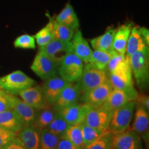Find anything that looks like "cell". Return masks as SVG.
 Segmentation results:
<instances>
[{"instance_id":"cell-18","label":"cell","mask_w":149,"mask_h":149,"mask_svg":"<svg viewBox=\"0 0 149 149\" xmlns=\"http://www.w3.org/2000/svg\"><path fill=\"white\" fill-rule=\"evenodd\" d=\"M23 101L37 110L44 109L48 106L46 103L40 86L34 85L22 91L18 94Z\"/></svg>"},{"instance_id":"cell-33","label":"cell","mask_w":149,"mask_h":149,"mask_svg":"<svg viewBox=\"0 0 149 149\" xmlns=\"http://www.w3.org/2000/svg\"><path fill=\"white\" fill-rule=\"evenodd\" d=\"M113 133L106 130L96 140L86 146L84 149H111Z\"/></svg>"},{"instance_id":"cell-20","label":"cell","mask_w":149,"mask_h":149,"mask_svg":"<svg viewBox=\"0 0 149 149\" xmlns=\"http://www.w3.org/2000/svg\"><path fill=\"white\" fill-rule=\"evenodd\" d=\"M41 130L33 125L25 126L17 134L18 139L27 149H40Z\"/></svg>"},{"instance_id":"cell-24","label":"cell","mask_w":149,"mask_h":149,"mask_svg":"<svg viewBox=\"0 0 149 149\" xmlns=\"http://www.w3.org/2000/svg\"><path fill=\"white\" fill-rule=\"evenodd\" d=\"M0 127L17 133L24 124L15 112L9 110L0 113Z\"/></svg>"},{"instance_id":"cell-21","label":"cell","mask_w":149,"mask_h":149,"mask_svg":"<svg viewBox=\"0 0 149 149\" xmlns=\"http://www.w3.org/2000/svg\"><path fill=\"white\" fill-rule=\"evenodd\" d=\"M133 26V24L128 22L122 24L115 29L113 44V49L115 52L126 54V45Z\"/></svg>"},{"instance_id":"cell-2","label":"cell","mask_w":149,"mask_h":149,"mask_svg":"<svg viewBox=\"0 0 149 149\" xmlns=\"http://www.w3.org/2000/svg\"><path fill=\"white\" fill-rule=\"evenodd\" d=\"M135 109V102L130 101L112 113L108 131L116 134L129 128Z\"/></svg>"},{"instance_id":"cell-30","label":"cell","mask_w":149,"mask_h":149,"mask_svg":"<svg viewBox=\"0 0 149 149\" xmlns=\"http://www.w3.org/2000/svg\"><path fill=\"white\" fill-rule=\"evenodd\" d=\"M74 33L73 30L55 21V19H53L54 39L61 42H69L72 40Z\"/></svg>"},{"instance_id":"cell-5","label":"cell","mask_w":149,"mask_h":149,"mask_svg":"<svg viewBox=\"0 0 149 149\" xmlns=\"http://www.w3.org/2000/svg\"><path fill=\"white\" fill-rule=\"evenodd\" d=\"M84 62L72 52L68 53L58 66V74L68 82H76L83 72Z\"/></svg>"},{"instance_id":"cell-42","label":"cell","mask_w":149,"mask_h":149,"mask_svg":"<svg viewBox=\"0 0 149 149\" xmlns=\"http://www.w3.org/2000/svg\"><path fill=\"white\" fill-rule=\"evenodd\" d=\"M139 31L140 33V35L142 37L143 40L145 43V44L147 46H149V30L145 27L139 26Z\"/></svg>"},{"instance_id":"cell-8","label":"cell","mask_w":149,"mask_h":149,"mask_svg":"<svg viewBox=\"0 0 149 149\" xmlns=\"http://www.w3.org/2000/svg\"><path fill=\"white\" fill-rule=\"evenodd\" d=\"M138 92L135 89L131 91H122L113 88L101 107L113 113L115 110L122 107L130 101H135Z\"/></svg>"},{"instance_id":"cell-36","label":"cell","mask_w":149,"mask_h":149,"mask_svg":"<svg viewBox=\"0 0 149 149\" xmlns=\"http://www.w3.org/2000/svg\"><path fill=\"white\" fill-rule=\"evenodd\" d=\"M128 59V57H126L125 54H121L113 51V55H112L107 67V71L108 73L109 74L117 70L119 67L124 64Z\"/></svg>"},{"instance_id":"cell-37","label":"cell","mask_w":149,"mask_h":149,"mask_svg":"<svg viewBox=\"0 0 149 149\" xmlns=\"http://www.w3.org/2000/svg\"><path fill=\"white\" fill-rule=\"evenodd\" d=\"M17 134L0 127V149H3L10 141L15 139Z\"/></svg>"},{"instance_id":"cell-15","label":"cell","mask_w":149,"mask_h":149,"mask_svg":"<svg viewBox=\"0 0 149 149\" xmlns=\"http://www.w3.org/2000/svg\"><path fill=\"white\" fill-rule=\"evenodd\" d=\"M68 83V81L61 78L58 74L44 81V84L42 88L44 98L48 106L53 107L61 94V91Z\"/></svg>"},{"instance_id":"cell-32","label":"cell","mask_w":149,"mask_h":149,"mask_svg":"<svg viewBox=\"0 0 149 149\" xmlns=\"http://www.w3.org/2000/svg\"><path fill=\"white\" fill-rule=\"evenodd\" d=\"M59 138L46 128H44L40 132V149H56Z\"/></svg>"},{"instance_id":"cell-31","label":"cell","mask_w":149,"mask_h":149,"mask_svg":"<svg viewBox=\"0 0 149 149\" xmlns=\"http://www.w3.org/2000/svg\"><path fill=\"white\" fill-rule=\"evenodd\" d=\"M81 124L70 126L64 136L79 149H84L81 133Z\"/></svg>"},{"instance_id":"cell-3","label":"cell","mask_w":149,"mask_h":149,"mask_svg":"<svg viewBox=\"0 0 149 149\" xmlns=\"http://www.w3.org/2000/svg\"><path fill=\"white\" fill-rule=\"evenodd\" d=\"M37 84L34 79L21 70H16L0 77V89L9 94L18 95L21 91Z\"/></svg>"},{"instance_id":"cell-17","label":"cell","mask_w":149,"mask_h":149,"mask_svg":"<svg viewBox=\"0 0 149 149\" xmlns=\"http://www.w3.org/2000/svg\"><path fill=\"white\" fill-rule=\"evenodd\" d=\"M135 113L130 129L140 136L145 141H148L149 112L139 104L135 103Z\"/></svg>"},{"instance_id":"cell-43","label":"cell","mask_w":149,"mask_h":149,"mask_svg":"<svg viewBox=\"0 0 149 149\" xmlns=\"http://www.w3.org/2000/svg\"><path fill=\"white\" fill-rule=\"evenodd\" d=\"M111 149H113V148H111Z\"/></svg>"},{"instance_id":"cell-19","label":"cell","mask_w":149,"mask_h":149,"mask_svg":"<svg viewBox=\"0 0 149 149\" xmlns=\"http://www.w3.org/2000/svg\"><path fill=\"white\" fill-rule=\"evenodd\" d=\"M72 53L77 55L83 62L88 63L92 55L91 49L88 41L83 37L82 33L80 30L74 31L71 41Z\"/></svg>"},{"instance_id":"cell-9","label":"cell","mask_w":149,"mask_h":149,"mask_svg":"<svg viewBox=\"0 0 149 149\" xmlns=\"http://www.w3.org/2000/svg\"><path fill=\"white\" fill-rule=\"evenodd\" d=\"M113 149H141V137L130 128L113 134L112 141Z\"/></svg>"},{"instance_id":"cell-6","label":"cell","mask_w":149,"mask_h":149,"mask_svg":"<svg viewBox=\"0 0 149 149\" xmlns=\"http://www.w3.org/2000/svg\"><path fill=\"white\" fill-rule=\"evenodd\" d=\"M58 64L43 52L39 51L31 66V70L44 81L58 74Z\"/></svg>"},{"instance_id":"cell-4","label":"cell","mask_w":149,"mask_h":149,"mask_svg":"<svg viewBox=\"0 0 149 149\" xmlns=\"http://www.w3.org/2000/svg\"><path fill=\"white\" fill-rule=\"evenodd\" d=\"M109 75L107 70H99L86 63L84 66L82 74L79 79L76 81L81 95L109 81Z\"/></svg>"},{"instance_id":"cell-14","label":"cell","mask_w":149,"mask_h":149,"mask_svg":"<svg viewBox=\"0 0 149 149\" xmlns=\"http://www.w3.org/2000/svg\"><path fill=\"white\" fill-rule=\"evenodd\" d=\"M113 87L109 81H106L88 92L81 95L80 100L93 108L101 107L111 92Z\"/></svg>"},{"instance_id":"cell-34","label":"cell","mask_w":149,"mask_h":149,"mask_svg":"<svg viewBox=\"0 0 149 149\" xmlns=\"http://www.w3.org/2000/svg\"><path fill=\"white\" fill-rule=\"evenodd\" d=\"M102 133L103 132L101 131V130L91 127V126L85 124L84 122H83L81 124V133H82L84 148L91 144L93 141L96 140L102 135Z\"/></svg>"},{"instance_id":"cell-35","label":"cell","mask_w":149,"mask_h":149,"mask_svg":"<svg viewBox=\"0 0 149 149\" xmlns=\"http://www.w3.org/2000/svg\"><path fill=\"white\" fill-rule=\"evenodd\" d=\"M14 46L17 48L23 49H35L36 48V42L34 36L24 34L17 37L14 41Z\"/></svg>"},{"instance_id":"cell-22","label":"cell","mask_w":149,"mask_h":149,"mask_svg":"<svg viewBox=\"0 0 149 149\" xmlns=\"http://www.w3.org/2000/svg\"><path fill=\"white\" fill-rule=\"evenodd\" d=\"M55 19V21L64 24L74 31H76L79 28V19L72 5L69 2L67 3L61 12L56 15Z\"/></svg>"},{"instance_id":"cell-1","label":"cell","mask_w":149,"mask_h":149,"mask_svg":"<svg viewBox=\"0 0 149 149\" xmlns=\"http://www.w3.org/2000/svg\"><path fill=\"white\" fill-rule=\"evenodd\" d=\"M132 74L137 86L141 90L148 88L149 81V49L145 48L132 54L129 57Z\"/></svg>"},{"instance_id":"cell-25","label":"cell","mask_w":149,"mask_h":149,"mask_svg":"<svg viewBox=\"0 0 149 149\" xmlns=\"http://www.w3.org/2000/svg\"><path fill=\"white\" fill-rule=\"evenodd\" d=\"M147 46L141 37L140 33L139 31V26H133L130 31V34L128 37L126 48V56L129 57L132 54L137 51H141Z\"/></svg>"},{"instance_id":"cell-38","label":"cell","mask_w":149,"mask_h":149,"mask_svg":"<svg viewBox=\"0 0 149 149\" xmlns=\"http://www.w3.org/2000/svg\"><path fill=\"white\" fill-rule=\"evenodd\" d=\"M12 95L0 89V113L12 110Z\"/></svg>"},{"instance_id":"cell-7","label":"cell","mask_w":149,"mask_h":149,"mask_svg":"<svg viewBox=\"0 0 149 149\" xmlns=\"http://www.w3.org/2000/svg\"><path fill=\"white\" fill-rule=\"evenodd\" d=\"M109 74V81L113 88L122 91H131L135 89L129 58L117 70Z\"/></svg>"},{"instance_id":"cell-13","label":"cell","mask_w":149,"mask_h":149,"mask_svg":"<svg viewBox=\"0 0 149 149\" xmlns=\"http://www.w3.org/2000/svg\"><path fill=\"white\" fill-rule=\"evenodd\" d=\"M39 51L45 53L59 66L65 56L72 52V48L71 42H64L53 39L46 45L40 47Z\"/></svg>"},{"instance_id":"cell-11","label":"cell","mask_w":149,"mask_h":149,"mask_svg":"<svg viewBox=\"0 0 149 149\" xmlns=\"http://www.w3.org/2000/svg\"><path fill=\"white\" fill-rule=\"evenodd\" d=\"M93 109L88 104H76L57 111L58 114L70 125L79 124L84 122L87 113Z\"/></svg>"},{"instance_id":"cell-12","label":"cell","mask_w":149,"mask_h":149,"mask_svg":"<svg viewBox=\"0 0 149 149\" xmlns=\"http://www.w3.org/2000/svg\"><path fill=\"white\" fill-rule=\"evenodd\" d=\"M12 110L18 115L24 126L33 125L36 120L39 110L29 105L17 95H12Z\"/></svg>"},{"instance_id":"cell-26","label":"cell","mask_w":149,"mask_h":149,"mask_svg":"<svg viewBox=\"0 0 149 149\" xmlns=\"http://www.w3.org/2000/svg\"><path fill=\"white\" fill-rule=\"evenodd\" d=\"M57 113L51 106H47L44 109L39 110L36 120L33 125L40 130L46 128L55 118Z\"/></svg>"},{"instance_id":"cell-10","label":"cell","mask_w":149,"mask_h":149,"mask_svg":"<svg viewBox=\"0 0 149 149\" xmlns=\"http://www.w3.org/2000/svg\"><path fill=\"white\" fill-rule=\"evenodd\" d=\"M81 93L76 82H68L64 87L59 97L53 104V108L56 111L66 109L79 102Z\"/></svg>"},{"instance_id":"cell-28","label":"cell","mask_w":149,"mask_h":149,"mask_svg":"<svg viewBox=\"0 0 149 149\" xmlns=\"http://www.w3.org/2000/svg\"><path fill=\"white\" fill-rule=\"evenodd\" d=\"M113 51L107 52L100 50H94L93 51L88 64L99 70H107L108 63L113 55Z\"/></svg>"},{"instance_id":"cell-39","label":"cell","mask_w":149,"mask_h":149,"mask_svg":"<svg viewBox=\"0 0 149 149\" xmlns=\"http://www.w3.org/2000/svg\"><path fill=\"white\" fill-rule=\"evenodd\" d=\"M56 149H79L75 145H74L71 141L68 140L65 136L59 138Z\"/></svg>"},{"instance_id":"cell-40","label":"cell","mask_w":149,"mask_h":149,"mask_svg":"<svg viewBox=\"0 0 149 149\" xmlns=\"http://www.w3.org/2000/svg\"><path fill=\"white\" fill-rule=\"evenodd\" d=\"M135 103L139 104L143 107L147 111L149 112V97L147 95L138 94L137 99L135 100Z\"/></svg>"},{"instance_id":"cell-16","label":"cell","mask_w":149,"mask_h":149,"mask_svg":"<svg viewBox=\"0 0 149 149\" xmlns=\"http://www.w3.org/2000/svg\"><path fill=\"white\" fill-rule=\"evenodd\" d=\"M111 115L112 112L102 107L93 108L87 113L84 122L91 127L104 132L108 129Z\"/></svg>"},{"instance_id":"cell-29","label":"cell","mask_w":149,"mask_h":149,"mask_svg":"<svg viewBox=\"0 0 149 149\" xmlns=\"http://www.w3.org/2000/svg\"><path fill=\"white\" fill-rule=\"evenodd\" d=\"M70 126L71 125L68 124L58 114V113H57L55 118L46 128L54 135L58 136L59 137H61L64 136L65 133L68 129V128L70 127Z\"/></svg>"},{"instance_id":"cell-41","label":"cell","mask_w":149,"mask_h":149,"mask_svg":"<svg viewBox=\"0 0 149 149\" xmlns=\"http://www.w3.org/2000/svg\"><path fill=\"white\" fill-rule=\"evenodd\" d=\"M3 149H27L24 146L21 141L18 139L17 136L15 139L8 143Z\"/></svg>"},{"instance_id":"cell-23","label":"cell","mask_w":149,"mask_h":149,"mask_svg":"<svg viewBox=\"0 0 149 149\" xmlns=\"http://www.w3.org/2000/svg\"><path fill=\"white\" fill-rule=\"evenodd\" d=\"M115 29L113 26L108 27L104 34L91 40L90 42L93 49L107 52L113 51V44Z\"/></svg>"},{"instance_id":"cell-27","label":"cell","mask_w":149,"mask_h":149,"mask_svg":"<svg viewBox=\"0 0 149 149\" xmlns=\"http://www.w3.org/2000/svg\"><path fill=\"white\" fill-rule=\"evenodd\" d=\"M48 15L49 21L48 24L42 28V29L37 32L34 35L36 44L39 46V47H42L46 45L51 41L54 39L53 35V19L54 18L51 17L48 14H46Z\"/></svg>"}]
</instances>
